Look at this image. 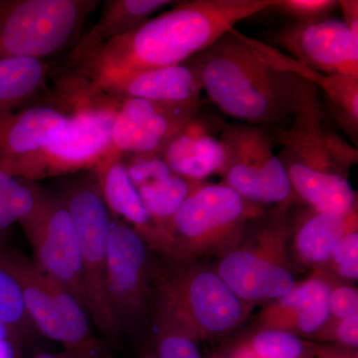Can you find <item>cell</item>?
Wrapping results in <instances>:
<instances>
[{
	"instance_id": "cell-35",
	"label": "cell",
	"mask_w": 358,
	"mask_h": 358,
	"mask_svg": "<svg viewBox=\"0 0 358 358\" xmlns=\"http://www.w3.org/2000/svg\"><path fill=\"white\" fill-rule=\"evenodd\" d=\"M336 338L346 348H357L358 346V313L341 320L336 331Z\"/></svg>"
},
{
	"instance_id": "cell-16",
	"label": "cell",
	"mask_w": 358,
	"mask_h": 358,
	"mask_svg": "<svg viewBox=\"0 0 358 358\" xmlns=\"http://www.w3.org/2000/svg\"><path fill=\"white\" fill-rule=\"evenodd\" d=\"M224 127L218 120L199 113L167 143L160 155L174 173L201 182L218 173L222 164V145L216 134Z\"/></svg>"
},
{
	"instance_id": "cell-20",
	"label": "cell",
	"mask_w": 358,
	"mask_h": 358,
	"mask_svg": "<svg viewBox=\"0 0 358 358\" xmlns=\"http://www.w3.org/2000/svg\"><path fill=\"white\" fill-rule=\"evenodd\" d=\"M171 3L173 1L169 0H108L103 3L100 20L79 40L68 55V62L71 66L76 64L101 45L133 31Z\"/></svg>"
},
{
	"instance_id": "cell-33",
	"label": "cell",
	"mask_w": 358,
	"mask_h": 358,
	"mask_svg": "<svg viewBox=\"0 0 358 358\" xmlns=\"http://www.w3.org/2000/svg\"><path fill=\"white\" fill-rule=\"evenodd\" d=\"M296 317V324L301 333L313 334L324 324L331 315L329 307V300L317 301L310 307L300 310Z\"/></svg>"
},
{
	"instance_id": "cell-9",
	"label": "cell",
	"mask_w": 358,
	"mask_h": 358,
	"mask_svg": "<svg viewBox=\"0 0 358 358\" xmlns=\"http://www.w3.org/2000/svg\"><path fill=\"white\" fill-rule=\"evenodd\" d=\"M18 224L31 247L35 265L67 289L88 313L79 238L63 197L39 187L31 212Z\"/></svg>"
},
{
	"instance_id": "cell-32",
	"label": "cell",
	"mask_w": 358,
	"mask_h": 358,
	"mask_svg": "<svg viewBox=\"0 0 358 358\" xmlns=\"http://www.w3.org/2000/svg\"><path fill=\"white\" fill-rule=\"evenodd\" d=\"M331 256L338 265V274L350 280L358 278V234L350 231L341 238Z\"/></svg>"
},
{
	"instance_id": "cell-27",
	"label": "cell",
	"mask_w": 358,
	"mask_h": 358,
	"mask_svg": "<svg viewBox=\"0 0 358 358\" xmlns=\"http://www.w3.org/2000/svg\"><path fill=\"white\" fill-rule=\"evenodd\" d=\"M313 350L288 331H265L238 350L235 358H310Z\"/></svg>"
},
{
	"instance_id": "cell-23",
	"label": "cell",
	"mask_w": 358,
	"mask_h": 358,
	"mask_svg": "<svg viewBox=\"0 0 358 358\" xmlns=\"http://www.w3.org/2000/svg\"><path fill=\"white\" fill-rule=\"evenodd\" d=\"M199 183L173 173L169 178L136 188L141 201L159 231L162 246L169 221Z\"/></svg>"
},
{
	"instance_id": "cell-29",
	"label": "cell",
	"mask_w": 358,
	"mask_h": 358,
	"mask_svg": "<svg viewBox=\"0 0 358 358\" xmlns=\"http://www.w3.org/2000/svg\"><path fill=\"white\" fill-rule=\"evenodd\" d=\"M336 7V0H275L267 11L288 16L293 21H312L329 17Z\"/></svg>"
},
{
	"instance_id": "cell-36",
	"label": "cell",
	"mask_w": 358,
	"mask_h": 358,
	"mask_svg": "<svg viewBox=\"0 0 358 358\" xmlns=\"http://www.w3.org/2000/svg\"><path fill=\"white\" fill-rule=\"evenodd\" d=\"M343 15V22L352 33L353 38L358 41V1L357 0H339Z\"/></svg>"
},
{
	"instance_id": "cell-26",
	"label": "cell",
	"mask_w": 358,
	"mask_h": 358,
	"mask_svg": "<svg viewBox=\"0 0 358 358\" xmlns=\"http://www.w3.org/2000/svg\"><path fill=\"white\" fill-rule=\"evenodd\" d=\"M3 243H0V246ZM0 324L16 341L29 336L34 331L26 313L20 285L0 254Z\"/></svg>"
},
{
	"instance_id": "cell-5",
	"label": "cell",
	"mask_w": 358,
	"mask_h": 358,
	"mask_svg": "<svg viewBox=\"0 0 358 358\" xmlns=\"http://www.w3.org/2000/svg\"><path fill=\"white\" fill-rule=\"evenodd\" d=\"M0 254L20 285L26 313L36 331L78 357L108 358L92 333L88 313L67 289L6 244L0 246Z\"/></svg>"
},
{
	"instance_id": "cell-10",
	"label": "cell",
	"mask_w": 358,
	"mask_h": 358,
	"mask_svg": "<svg viewBox=\"0 0 358 358\" xmlns=\"http://www.w3.org/2000/svg\"><path fill=\"white\" fill-rule=\"evenodd\" d=\"M148 242L133 228L112 216L107 289L110 308L122 334L134 331L147 315L152 272Z\"/></svg>"
},
{
	"instance_id": "cell-7",
	"label": "cell",
	"mask_w": 358,
	"mask_h": 358,
	"mask_svg": "<svg viewBox=\"0 0 358 358\" xmlns=\"http://www.w3.org/2000/svg\"><path fill=\"white\" fill-rule=\"evenodd\" d=\"M93 0H0V60L58 51L98 6Z\"/></svg>"
},
{
	"instance_id": "cell-14",
	"label": "cell",
	"mask_w": 358,
	"mask_h": 358,
	"mask_svg": "<svg viewBox=\"0 0 358 358\" xmlns=\"http://www.w3.org/2000/svg\"><path fill=\"white\" fill-rule=\"evenodd\" d=\"M159 300L179 322L190 317L207 333L229 331L243 317L241 301L215 273L200 272L188 281L169 282Z\"/></svg>"
},
{
	"instance_id": "cell-18",
	"label": "cell",
	"mask_w": 358,
	"mask_h": 358,
	"mask_svg": "<svg viewBox=\"0 0 358 358\" xmlns=\"http://www.w3.org/2000/svg\"><path fill=\"white\" fill-rule=\"evenodd\" d=\"M95 174L99 189L110 215L131 223L133 229L145 241L162 244L159 231L131 182L122 155L109 160Z\"/></svg>"
},
{
	"instance_id": "cell-4",
	"label": "cell",
	"mask_w": 358,
	"mask_h": 358,
	"mask_svg": "<svg viewBox=\"0 0 358 358\" xmlns=\"http://www.w3.org/2000/svg\"><path fill=\"white\" fill-rule=\"evenodd\" d=\"M70 99L76 109L69 115L65 126L38 150L0 159L2 171L34 182L81 171L96 173L109 160L121 155L112 141L120 98L73 93Z\"/></svg>"
},
{
	"instance_id": "cell-22",
	"label": "cell",
	"mask_w": 358,
	"mask_h": 358,
	"mask_svg": "<svg viewBox=\"0 0 358 358\" xmlns=\"http://www.w3.org/2000/svg\"><path fill=\"white\" fill-rule=\"evenodd\" d=\"M49 70V65L40 59L0 60V114L18 110L42 91Z\"/></svg>"
},
{
	"instance_id": "cell-11",
	"label": "cell",
	"mask_w": 358,
	"mask_h": 358,
	"mask_svg": "<svg viewBox=\"0 0 358 358\" xmlns=\"http://www.w3.org/2000/svg\"><path fill=\"white\" fill-rule=\"evenodd\" d=\"M256 207L226 185L195 186L167 225L164 248L178 254L188 243L233 232L256 213Z\"/></svg>"
},
{
	"instance_id": "cell-37",
	"label": "cell",
	"mask_w": 358,
	"mask_h": 358,
	"mask_svg": "<svg viewBox=\"0 0 358 358\" xmlns=\"http://www.w3.org/2000/svg\"><path fill=\"white\" fill-rule=\"evenodd\" d=\"M319 358H357V355L352 352H341L338 350H317Z\"/></svg>"
},
{
	"instance_id": "cell-13",
	"label": "cell",
	"mask_w": 358,
	"mask_h": 358,
	"mask_svg": "<svg viewBox=\"0 0 358 358\" xmlns=\"http://www.w3.org/2000/svg\"><path fill=\"white\" fill-rule=\"evenodd\" d=\"M268 38L322 74L358 76V41L343 21L329 17L292 21L273 30Z\"/></svg>"
},
{
	"instance_id": "cell-3",
	"label": "cell",
	"mask_w": 358,
	"mask_h": 358,
	"mask_svg": "<svg viewBox=\"0 0 358 358\" xmlns=\"http://www.w3.org/2000/svg\"><path fill=\"white\" fill-rule=\"evenodd\" d=\"M292 190L313 211L346 215L357 209L348 178L357 162V148L331 129L319 89L301 80L289 126L268 127Z\"/></svg>"
},
{
	"instance_id": "cell-2",
	"label": "cell",
	"mask_w": 358,
	"mask_h": 358,
	"mask_svg": "<svg viewBox=\"0 0 358 358\" xmlns=\"http://www.w3.org/2000/svg\"><path fill=\"white\" fill-rule=\"evenodd\" d=\"M190 60L224 114L266 128L291 122L303 78L291 72L287 54L233 28Z\"/></svg>"
},
{
	"instance_id": "cell-34",
	"label": "cell",
	"mask_w": 358,
	"mask_h": 358,
	"mask_svg": "<svg viewBox=\"0 0 358 358\" xmlns=\"http://www.w3.org/2000/svg\"><path fill=\"white\" fill-rule=\"evenodd\" d=\"M331 313L338 319L358 313V294L350 287H341L331 292L329 299Z\"/></svg>"
},
{
	"instance_id": "cell-28",
	"label": "cell",
	"mask_w": 358,
	"mask_h": 358,
	"mask_svg": "<svg viewBox=\"0 0 358 358\" xmlns=\"http://www.w3.org/2000/svg\"><path fill=\"white\" fill-rule=\"evenodd\" d=\"M159 334L155 341L157 358H202L199 348L178 320L159 303Z\"/></svg>"
},
{
	"instance_id": "cell-39",
	"label": "cell",
	"mask_w": 358,
	"mask_h": 358,
	"mask_svg": "<svg viewBox=\"0 0 358 358\" xmlns=\"http://www.w3.org/2000/svg\"><path fill=\"white\" fill-rule=\"evenodd\" d=\"M138 358H157V357H155L154 352L148 350V352H143V355H141V357Z\"/></svg>"
},
{
	"instance_id": "cell-25",
	"label": "cell",
	"mask_w": 358,
	"mask_h": 358,
	"mask_svg": "<svg viewBox=\"0 0 358 358\" xmlns=\"http://www.w3.org/2000/svg\"><path fill=\"white\" fill-rule=\"evenodd\" d=\"M39 186L0 169V243L15 223L31 212Z\"/></svg>"
},
{
	"instance_id": "cell-21",
	"label": "cell",
	"mask_w": 358,
	"mask_h": 358,
	"mask_svg": "<svg viewBox=\"0 0 358 358\" xmlns=\"http://www.w3.org/2000/svg\"><path fill=\"white\" fill-rule=\"evenodd\" d=\"M357 209L346 214L317 212L303 221L296 237L299 253L310 263H322L333 254L341 238L357 225Z\"/></svg>"
},
{
	"instance_id": "cell-8",
	"label": "cell",
	"mask_w": 358,
	"mask_h": 358,
	"mask_svg": "<svg viewBox=\"0 0 358 358\" xmlns=\"http://www.w3.org/2000/svg\"><path fill=\"white\" fill-rule=\"evenodd\" d=\"M224 183L253 204H285L292 186L266 127L230 124L219 134Z\"/></svg>"
},
{
	"instance_id": "cell-31",
	"label": "cell",
	"mask_w": 358,
	"mask_h": 358,
	"mask_svg": "<svg viewBox=\"0 0 358 358\" xmlns=\"http://www.w3.org/2000/svg\"><path fill=\"white\" fill-rule=\"evenodd\" d=\"M129 178L136 188L169 178L174 173L162 155H138L126 164Z\"/></svg>"
},
{
	"instance_id": "cell-17",
	"label": "cell",
	"mask_w": 358,
	"mask_h": 358,
	"mask_svg": "<svg viewBox=\"0 0 358 358\" xmlns=\"http://www.w3.org/2000/svg\"><path fill=\"white\" fill-rule=\"evenodd\" d=\"M218 272L233 293L246 301L280 299L296 286L286 268L245 250L226 256Z\"/></svg>"
},
{
	"instance_id": "cell-6",
	"label": "cell",
	"mask_w": 358,
	"mask_h": 358,
	"mask_svg": "<svg viewBox=\"0 0 358 358\" xmlns=\"http://www.w3.org/2000/svg\"><path fill=\"white\" fill-rule=\"evenodd\" d=\"M76 227L89 317L99 331L115 341L122 331L113 315L107 289L108 248L112 216L98 183L79 181L61 195Z\"/></svg>"
},
{
	"instance_id": "cell-30",
	"label": "cell",
	"mask_w": 358,
	"mask_h": 358,
	"mask_svg": "<svg viewBox=\"0 0 358 358\" xmlns=\"http://www.w3.org/2000/svg\"><path fill=\"white\" fill-rule=\"evenodd\" d=\"M331 289L322 280L313 279L294 286L280 298V306L286 310L300 312L317 301L329 300Z\"/></svg>"
},
{
	"instance_id": "cell-24",
	"label": "cell",
	"mask_w": 358,
	"mask_h": 358,
	"mask_svg": "<svg viewBox=\"0 0 358 358\" xmlns=\"http://www.w3.org/2000/svg\"><path fill=\"white\" fill-rule=\"evenodd\" d=\"M317 89L324 92L329 110L339 126L355 143L358 131V76L324 75Z\"/></svg>"
},
{
	"instance_id": "cell-15",
	"label": "cell",
	"mask_w": 358,
	"mask_h": 358,
	"mask_svg": "<svg viewBox=\"0 0 358 358\" xmlns=\"http://www.w3.org/2000/svg\"><path fill=\"white\" fill-rule=\"evenodd\" d=\"M70 88L86 96L138 98L167 103L197 102L203 91L199 69L190 59L169 67L117 73L89 83L74 82Z\"/></svg>"
},
{
	"instance_id": "cell-12",
	"label": "cell",
	"mask_w": 358,
	"mask_h": 358,
	"mask_svg": "<svg viewBox=\"0 0 358 358\" xmlns=\"http://www.w3.org/2000/svg\"><path fill=\"white\" fill-rule=\"evenodd\" d=\"M203 101L167 103L138 98H120L112 141L120 155H162L174 136L196 117Z\"/></svg>"
},
{
	"instance_id": "cell-19",
	"label": "cell",
	"mask_w": 358,
	"mask_h": 358,
	"mask_svg": "<svg viewBox=\"0 0 358 358\" xmlns=\"http://www.w3.org/2000/svg\"><path fill=\"white\" fill-rule=\"evenodd\" d=\"M69 115L46 106L0 114V159L38 150L63 128Z\"/></svg>"
},
{
	"instance_id": "cell-1",
	"label": "cell",
	"mask_w": 358,
	"mask_h": 358,
	"mask_svg": "<svg viewBox=\"0 0 358 358\" xmlns=\"http://www.w3.org/2000/svg\"><path fill=\"white\" fill-rule=\"evenodd\" d=\"M275 0H190L150 18L133 31L101 45L73 65L77 83L99 78L178 65L210 46L238 23Z\"/></svg>"
},
{
	"instance_id": "cell-38",
	"label": "cell",
	"mask_w": 358,
	"mask_h": 358,
	"mask_svg": "<svg viewBox=\"0 0 358 358\" xmlns=\"http://www.w3.org/2000/svg\"><path fill=\"white\" fill-rule=\"evenodd\" d=\"M34 358H82L78 357L75 353L65 352L64 353H57V355H51V353H46V355H38Z\"/></svg>"
}]
</instances>
